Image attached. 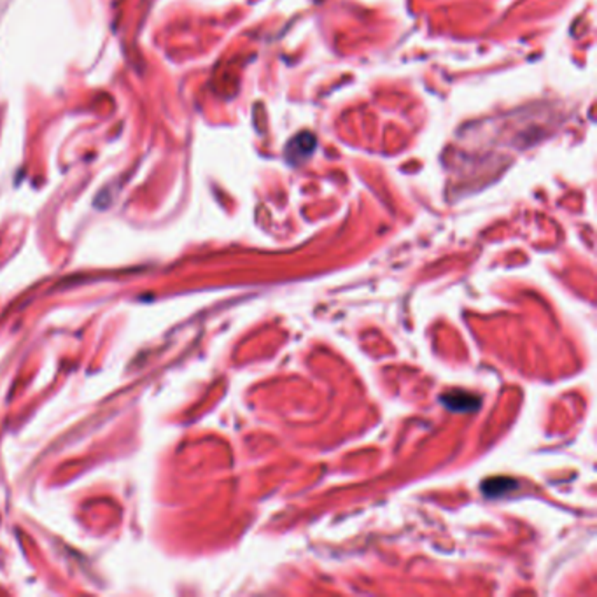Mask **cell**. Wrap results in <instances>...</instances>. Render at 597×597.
Here are the masks:
<instances>
[{
	"label": "cell",
	"instance_id": "6da1fadb",
	"mask_svg": "<svg viewBox=\"0 0 597 597\" xmlns=\"http://www.w3.org/2000/svg\"><path fill=\"white\" fill-rule=\"evenodd\" d=\"M441 403L447 405L450 410L470 412V410H477L481 407V398H477L475 394L466 392V390H450L441 396Z\"/></svg>",
	"mask_w": 597,
	"mask_h": 597
},
{
	"label": "cell",
	"instance_id": "7a4b0ae2",
	"mask_svg": "<svg viewBox=\"0 0 597 597\" xmlns=\"http://www.w3.org/2000/svg\"><path fill=\"white\" fill-rule=\"evenodd\" d=\"M506 482H508L506 479H496V481H491V483H494V489H487V494H489V496H496V494H501L505 487L506 489L515 487V482H510L508 485H505Z\"/></svg>",
	"mask_w": 597,
	"mask_h": 597
}]
</instances>
